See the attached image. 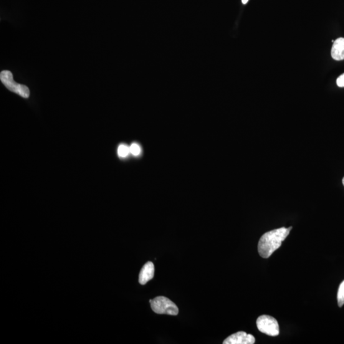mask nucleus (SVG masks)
<instances>
[{"label": "nucleus", "instance_id": "obj_1", "mask_svg": "<svg viewBox=\"0 0 344 344\" xmlns=\"http://www.w3.org/2000/svg\"><path fill=\"white\" fill-rule=\"evenodd\" d=\"M292 227H284L272 230L262 235L258 243V252L262 257L269 258L281 246L282 243L289 235Z\"/></svg>", "mask_w": 344, "mask_h": 344}, {"label": "nucleus", "instance_id": "obj_2", "mask_svg": "<svg viewBox=\"0 0 344 344\" xmlns=\"http://www.w3.org/2000/svg\"><path fill=\"white\" fill-rule=\"evenodd\" d=\"M149 302L152 309L158 314L177 316L179 313L178 306L168 298L161 296L149 300Z\"/></svg>", "mask_w": 344, "mask_h": 344}, {"label": "nucleus", "instance_id": "obj_3", "mask_svg": "<svg viewBox=\"0 0 344 344\" xmlns=\"http://www.w3.org/2000/svg\"><path fill=\"white\" fill-rule=\"evenodd\" d=\"M0 80L4 85L11 92L16 93L24 98L30 97L29 88L26 85L20 84L15 82L13 74L9 70L2 71L0 73Z\"/></svg>", "mask_w": 344, "mask_h": 344}, {"label": "nucleus", "instance_id": "obj_4", "mask_svg": "<svg viewBox=\"0 0 344 344\" xmlns=\"http://www.w3.org/2000/svg\"><path fill=\"white\" fill-rule=\"evenodd\" d=\"M258 330L267 335L275 336L279 335V326L277 321L270 316H260L256 321Z\"/></svg>", "mask_w": 344, "mask_h": 344}, {"label": "nucleus", "instance_id": "obj_5", "mask_svg": "<svg viewBox=\"0 0 344 344\" xmlns=\"http://www.w3.org/2000/svg\"><path fill=\"white\" fill-rule=\"evenodd\" d=\"M254 336L244 332L239 331L233 334L225 339L224 344H253L255 343Z\"/></svg>", "mask_w": 344, "mask_h": 344}, {"label": "nucleus", "instance_id": "obj_6", "mask_svg": "<svg viewBox=\"0 0 344 344\" xmlns=\"http://www.w3.org/2000/svg\"><path fill=\"white\" fill-rule=\"evenodd\" d=\"M154 276V265L153 263L149 262L144 265L139 274V283L145 285L149 280L153 279Z\"/></svg>", "mask_w": 344, "mask_h": 344}, {"label": "nucleus", "instance_id": "obj_7", "mask_svg": "<svg viewBox=\"0 0 344 344\" xmlns=\"http://www.w3.org/2000/svg\"><path fill=\"white\" fill-rule=\"evenodd\" d=\"M331 57L336 61L344 60V38H338L333 42Z\"/></svg>", "mask_w": 344, "mask_h": 344}, {"label": "nucleus", "instance_id": "obj_8", "mask_svg": "<svg viewBox=\"0 0 344 344\" xmlns=\"http://www.w3.org/2000/svg\"><path fill=\"white\" fill-rule=\"evenodd\" d=\"M337 301L339 307H341L344 304V280L339 286L337 293Z\"/></svg>", "mask_w": 344, "mask_h": 344}, {"label": "nucleus", "instance_id": "obj_9", "mask_svg": "<svg viewBox=\"0 0 344 344\" xmlns=\"http://www.w3.org/2000/svg\"><path fill=\"white\" fill-rule=\"evenodd\" d=\"M130 153V148L127 146L122 144V145L119 147L118 153L119 156L121 157V158H125V157L127 156Z\"/></svg>", "mask_w": 344, "mask_h": 344}, {"label": "nucleus", "instance_id": "obj_10", "mask_svg": "<svg viewBox=\"0 0 344 344\" xmlns=\"http://www.w3.org/2000/svg\"><path fill=\"white\" fill-rule=\"evenodd\" d=\"M130 149V153L132 154L133 156H137L140 155L141 153L140 147L137 144L133 143L131 144Z\"/></svg>", "mask_w": 344, "mask_h": 344}, {"label": "nucleus", "instance_id": "obj_11", "mask_svg": "<svg viewBox=\"0 0 344 344\" xmlns=\"http://www.w3.org/2000/svg\"><path fill=\"white\" fill-rule=\"evenodd\" d=\"M336 84L340 88H344V73L336 80Z\"/></svg>", "mask_w": 344, "mask_h": 344}, {"label": "nucleus", "instance_id": "obj_12", "mask_svg": "<svg viewBox=\"0 0 344 344\" xmlns=\"http://www.w3.org/2000/svg\"><path fill=\"white\" fill-rule=\"evenodd\" d=\"M248 2H249V0H242L243 4H246Z\"/></svg>", "mask_w": 344, "mask_h": 344}, {"label": "nucleus", "instance_id": "obj_13", "mask_svg": "<svg viewBox=\"0 0 344 344\" xmlns=\"http://www.w3.org/2000/svg\"><path fill=\"white\" fill-rule=\"evenodd\" d=\"M342 184H343V185L344 186V177H343V178L342 179Z\"/></svg>", "mask_w": 344, "mask_h": 344}]
</instances>
